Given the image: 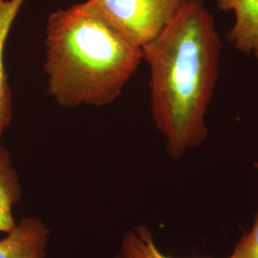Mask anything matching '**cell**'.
Returning a JSON list of instances; mask_svg holds the SVG:
<instances>
[{
  "label": "cell",
  "mask_w": 258,
  "mask_h": 258,
  "mask_svg": "<svg viewBox=\"0 0 258 258\" xmlns=\"http://www.w3.org/2000/svg\"><path fill=\"white\" fill-rule=\"evenodd\" d=\"M50 231L38 218L28 217L0 238V258H44Z\"/></svg>",
  "instance_id": "obj_5"
},
{
  "label": "cell",
  "mask_w": 258,
  "mask_h": 258,
  "mask_svg": "<svg viewBox=\"0 0 258 258\" xmlns=\"http://www.w3.org/2000/svg\"><path fill=\"white\" fill-rule=\"evenodd\" d=\"M185 0H87L88 4L140 47L162 31Z\"/></svg>",
  "instance_id": "obj_3"
},
{
  "label": "cell",
  "mask_w": 258,
  "mask_h": 258,
  "mask_svg": "<svg viewBox=\"0 0 258 258\" xmlns=\"http://www.w3.org/2000/svg\"><path fill=\"white\" fill-rule=\"evenodd\" d=\"M228 258H258V210L251 230L241 237Z\"/></svg>",
  "instance_id": "obj_9"
},
{
  "label": "cell",
  "mask_w": 258,
  "mask_h": 258,
  "mask_svg": "<svg viewBox=\"0 0 258 258\" xmlns=\"http://www.w3.org/2000/svg\"><path fill=\"white\" fill-rule=\"evenodd\" d=\"M20 198L19 174L12 165L8 150L0 147V232L7 234L17 227L13 208Z\"/></svg>",
  "instance_id": "obj_7"
},
{
  "label": "cell",
  "mask_w": 258,
  "mask_h": 258,
  "mask_svg": "<svg viewBox=\"0 0 258 258\" xmlns=\"http://www.w3.org/2000/svg\"><path fill=\"white\" fill-rule=\"evenodd\" d=\"M26 0H0V138L13 119V95L5 66L10 31Z\"/></svg>",
  "instance_id": "obj_6"
},
{
  "label": "cell",
  "mask_w": 258,
  "mask_h": 258,
  "mask_svg": "<svg viewBox=\"0 0 258 258\" xmlns=\"http://www.w3.org/2000/svg\"><path fill=\"white\" fill-rule=\"evenodd\" d=\"M115 258H174L164 254L155 244L152 233L145 226L127 231Z\"/></svg>",
  "instance_id": "obj_8"
},
{
  "label": "cell",
  "mask_w": 258,
  "mask_h": 258,
  "mask_svg": "<svg viewBox=\"0 0 258 258\" xmlns=\"http://www.w3.org/2000/svg\"><path fill=\"white\" fill-rule=\"evenodd\" d=\"M222 43L203 0H185L142 46L149 69L152 120L169 156L180 159L208 136L206 118L219 75Z\"/></svg>",
  "instance_id": "obj_1"
},
{
  "label": "cell",
  "mask_w": 258,
  "mask_h": 258,
  "mask_svg": "<svg viewBox=\"0 0 258 258\" xmlns=\"http://www.w3.org/2000/svg\"><path fill=\"white\" fill-rule=\"evenodd\" d=\"M45 46L48 94L64 108L110 104L143 59L142 47L87 1L49 16Z\"/></svg>",
  "instance_id": "obj_2"
},
{
  "label": "cell",
  "mask_w": 258,
  "mask_h": 258,
  "mask_svg": "<svg viewBox=\"0 0 258 258\" xmlns=\"http://www.w3.org/2000/svg\"><path fill=\"white\" fill-rule=\"evenodd\" d=\"M254 166H255V168H256V169H257V171H258V160H257V162H256V163H255V165H254Z\"/></svg>",
  "instance_id": "obj_10"
},
{
  "label": "cell",
  "mask_w": 258,
  "mask_h": 258,
  "mask_svg": "<svg viewBox=\"0 0 258 258\" xmlns=\"http://www.w3.org/2000/svg\"><path fill=\"white\" fill-rule=\"evenodd\" d=\"M216 5L234 15L227 40L240 53L258 58V0H216Z\"/></svg>",
  "instance_id": "obj_4"
}]
</instances>
